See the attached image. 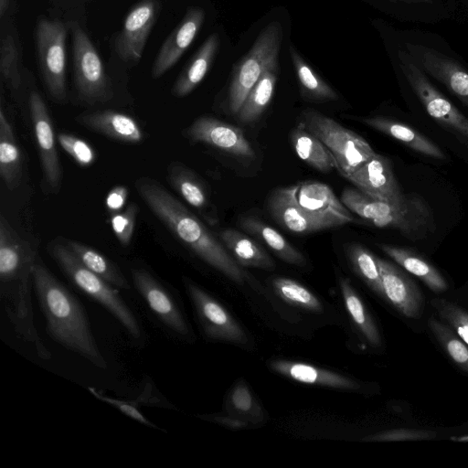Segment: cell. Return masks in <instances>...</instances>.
I'll use <instances>...</instances> for the list:
<instances>
[{
	"label": "cell",
	"instance_id": "obj_4",
	"mask_svg": "<svg viewBox=\"0 0 468 468\" xmlns=\"http://www.w3.org/2000/svg\"><path fill=\"white\" fill-rule=\"evenodd\" d=\"M268 210L284 229L306 234L354 221L350 210L325 184L304 181L276 189Z\"/></svg>",
	"mask_w": 468,
	"mask_h": 468
},
{
	"label": "cell",
	"instance_id": "obj_43",
	"mask_svg": "<svg viewBox=\"0 0 468 468\" xmlns=\"http://www.w3.org/2000/svg\"><path fill=\"white\" fill-rule=\"evenodd\" d=\"M230 403L237 412L243 415H252L257 410L251 392L242 382L237 384L231 391Z\"/></svg>",
	"mask_w": 468,
	"mask_h": 468
},
{
	"label": "cell",
	"instance_id": "obj_14",
	"mask_svg": "<svg viewBox=\"0 0 468 468\" xmlns=\"http://www.w3.org/2000/svg\"><path fill=\"white\" fill-rule=\"evenodd\" d=\"M183 280L186 293L206 336L236 344L245 343L246 335L242 327L225 307L191 280L187 278Z\"/></svg>",
	"mask_w": 468,
	"mask_h": 468
},
{
	"label": "cell",
	"instance_id": "obj_2",
	"mask_svg": "<svg viewBox=\"0 0 468 468\" xmlns=\"http://www.w3.org/2000/svg\"><path fill=\"white\" fill-rule=\"evenodd\" d=\"M33 289L48 336L93 366L106 369L107 362L97 345L83 305L39 258L33 268Z\"/></svg>",
	"mask_w": 468,
	"mask_h": 468
},
{
	"label": "cell",
	"instance_id": "obj_16",
	"mask_svg": "<svg viewBox=\"0 0 468 468\" xmlns=\"http://www.w3.org/2000/svg\"><path fill=\"white\" fill-rule=\"evenodd\" d=\"M406 51L417 65L442 83L468 108V71L454 58L420 44L406 43Z\"/></svg>",
	"mask_w": 468,
	"mask_h": 468
},
{
	"label": "cell",
	"instance_id": "obj_15",
	"mask_svg": "<svg viewBox=\"0 0 468 468\" xmlns=\"http://www.w3.org/2000/svg\"><path fill=\"white\" fill-rule=\"evenodd\" d=\"M160 8L159 0H140L130 9L114 43L122 60L136 63L142 58Z\"/></svg>",
	"mask_w": 468,
	"mask_h": 468
},
{
	"label": "cell",
	"instance_id": "obj_22",
	"mask_svg": "<svg viewBox=\"0 0 468 468\" xmlns=\"http://www.w3.org/2000/svg\"><path fill=\"white\" fill-rule=\"evenodd\" d=\"M83 127L123 144H139L144 133L131 116L113 110L83 112L75 118Z\"/></svg>",
	"mask_w": 468,
	"mask_h": 468
},
{
	"label": "cell",
	"instance_id": "obj_47",
	"mask_svg": "<svg viewBox=\"0 0 468 468\" xmlns=\"http://www.w3.org/2000/svg\"><path fill=\"white\" fill-rule=\"evenodd\" d=\"M452 440L459 441H468V436H463L460 438H452Z\"/></svg>",
	"mask_w": 468,
	"mask_h": 468
},
{
	"label": "cell",
	"instance_id": "obj_36",
	"mask_svg": "<svg viewBox=\"0 0 468 468\" xmlns=\"http://www.w3.org/2000/svg\"><path fill=\"white\" fill-rule=\"evenodd\" d=\"M290 55L304 97L315 101L338 99L337 93L314 71L292 47L290 48Z\"/></svg>",
	"mask_w": 468,
	"mask_h": 468
},
{
	"label": "cell",
	"instance_id": "obj_24",
	"mask_svg": "<svg viewBox=\"0 0 468 468\" xmlns=\"http://www.w3.org/2000/svg\"><path fill=\"white\" fill-rule=\"evenodd\" d=\"M219 46L218 34H211L197 49L186 67L176 80L171 92L176 98L190 94L208 72Z\"/></svg>",
	"mask_w": 468,
	"mask_h": 468
},
{
	"label": "cell",
	"instance_id": "obj_31",
	"mask_svg": "<svg viewBox=\"0 0 468 468\" xmlns=\"http://www.w3.org/2000/svg\"><path fill=\"white\" fill-rule=\"evenodd\" d=\"M291 144L298 156L316 170L327 173L335 162L325 145L303 124L290 133Z\"/></svg>",
	"mask_w": 468,
	"mask_h": 468
},
{
	"label": "cell",
	"instance_id": "obj_34",
	"mask_svg": "<svg viewBox=\"0 0 468 468\" xmlns=\"http://www.w3.org/2000/svg\"><path fill=\"white\" fill-rule=\"evenodd\" d=\"M277 66L269 67L247 95L237 113L241 122H254L269 105L277 81Z\"/></svg>",
	"mask_w": 468,
	"mask_h": 468
},
{
	"label": "cell",
	"instance_id": "obj_39",
	"mask_svg": "<svg viewBox=\"0 0 468 468\" xmlns=\"http://www.w3.org/2000/svg\"><path fill=\"white\" fill-rule=\"evenodd\" d=\"M427 324L452 360L468 373V346L447 324L430 316Z\"/></svg>",
	"mask_w": 468,
	"mask_h": 468
},
{
	"label": "cell",
	"instance_id": "obj_45",
	"mask_svg": "<svg viewBox=\"0 0 468 468\" xmlns=\"http://www.w3.org/2000/svg\"><path fill=\"white\" fill-rule=\"evenodd\" d=\"M128 189L125 186H115L108 193L105 205L111 214L121 211L125 206Z\"/></svg>",
	"mask_w": 468,
	"mask_h": 468
},
{
	"label": "cell",
	"instance_id": "obj_25",
	"mask_svg": "<svg viewBox=\"0 0 468 468\" xmlns=\"http://www.w3.org/2000/svg\"><path fill=\"white\" fill-rule=\"evenodd\" d=\"M362 122L371 128L401 142L418 153L436 159L445 158L444 154L436 144L405 123L385 117L366 118Z\"/></svg>",
	"mask_w": 468,
	"mask_h": 468
},
{
	"label": "cell",
	"instance_id": "obj_18",
	"mask_svg": "<svg viewBox=\"0 0 468 468\" xmlns=\"http://www.w3.org/2000/svg\"><path fill=\"white\" fill-rule=\"evenodd\" d=\"M344 177L376 199L401 203L407 197L397 183L389 159L378 154Z\"/></svg>",
	"mask_w": 468,
	"mask_h": 468
},
{
	"label": "cell",
	"instance_id": "obj_6",
	"mask_svg": "<svg viewBox=\"0 0 468 468\" xmlns=\"http://www.w3.org/2000/svg\"><path fill=\"white\" fill-rule=\"evenodd\" d=\"M49 255L83 293L105 308L133 339L143 335L142 327L133 312L115 288L87 269L69 249L65 240L55 239L48 246Z\"/></svg>",
	"mask_w": 468,
	"mask_h": 468
},
{
	"label": "cell",
	"instance_id": "obj_44",
	"mask_svg": "<svg viewBox=\"0 0 468 468\" xmlns=\"http://www.w3.org/2000/svg\"><path fill=\"white\" fill-rule=\"evenodd\" d=\"M435 437V433L429 431L399 429L387 431L369 437L370 441H414L428 440Z\"/></svg>",
	"mask_w": 468,
	"mask_h": 468
},
{
	"label": "cell",
	"instance_id": "obj_28",
	"mask_svg": "<svg viewBox=\"0 0 468 468\" xmlns=\"http://www.w3.org/2000/svg\"><path fill=\"white\" fill-rule=\"evenodd\" d=\"M88 390L96 399L116 408L125 416L151 428L160 429L141 412L140 406L172 408V405L161 396L152 382H147L140 395L134 399L112 398L93 387H88Z\"/></svg>",
	"mask_w": 468,
	"mask_h": 468
},
{
	"label": "cell",
	"instance_id": "obj_3",
	"mask_svg": "<svg viewBox=\"0 0 468 468\" xmlns=\"http://www.w3.org/2000/svg\"><path fill=\"white\" fill-rule=\"evenodd\" d=\"M135 188L149 209L186 247L231 281L245 282L246 273L223 243L162 185L152 178L140 177Z\"/></svg>",
	"mask_w": 468,
	"mask_h": 468
},
{
	"label": "cell",
	"instance_id": "obj_23",
	"mask_svg": "<svg viewBox=\"0 0 468 468\" xmlns=\"http://www.w3.org/2000/svg\"><path fill=\"white\" fill-rule=\"evenodd\" d=\"M270 367L278 374L300 383L348 390L359 388L358 383L349 378L306 363L278 359L272 360Z\"/></svg>",
	"mask_w": 468,
	"mask_h": 468
},
{
	"label": "cell",
	"instance_id": "obj_1",
	"mask_svg": "<svg viewBox=\"0 0 468 468\" xmlns=\"http://www.w3.org/2000/svg\"><path fill=\"white\" fill-rule=\"evenodd\" d=\"M37 250L23 239L8 220L0 217V300L18 336L30 344L44 360L52 355L35 324L32 288Z\"/></svg>",
	"mask_w": 468,
	"mask_h": 468
},
{
	"label": "cell",
	"instance_id": "obj_20",
	"mask_svg": "<svg viewBox=\"0 0 468 468\" xmlns=\"http://www.w3.org/2000/svg\"><path fill=\"white\" fill-rule=\"evenodd\" d=\"M384 299L402 315L418 319L423 308V296L415 282L399 267L377 258Z\"/></svg>",
	"mask_w": 468,
	"mask_h": 468
},
{
	"label": "cell",
	"instance_id": "obj_41",
	"mask_svg": "<svg viewBox=\"0 0 468 468\" xmlns=\"http://www.w3.org/2000/svg\"><path fill=\"white\" fill-rule=\"evenodd\" d=\"M139 207L133 202L124 210L111 214V226L112 231L122 246L130 244L136 223Z\"/></svg>",
	"mask_w": 468,
	"mask_h": 468
},
{
	"label": "cell",
	"instance_id": "obj_27",
	"mask_svg": "<svg viewBox=\"0 0 468 468\" xmlns=\"http://www.w3.org/2000/svg\"><path fill=\"white\" fill-rule=\"evenodd\" d=\"M220 240L239 266L272 270L275 264L270 255L252 239L233 229L219 233Z\"/></svg>",
	"mask_w": 468,
	"mask_h": 468
},
{
	"label": "cell",
	"instance_id": "obj_17",
	"mask_svg": "<svg viewBox=\"0 0 468 468\" xmlns=\"http://www.w3.org/2000/svg\"><path fill=\"white\" fill-rule=\"evenodd\" d=\"M183 134L191 142L202 143L234 155L251 158L255 154L239 128L213 117L196 119Z\"/></svg>",
	"mask_w": 468,
	"mask_h": 468
},
{
	"label": "cell",
	"instance_id": "obj_12",
	"mask_svg": "<svg viewBox=\"0 0 468 468\" xmlns=\"http://www.w3.org/2000/svg\"><path fill=\"white\" fill-rule=\"evenodd\" d=\"M133 284L154 317L171 334L181 338L190 337V328L180 303L175 294L143 268L132 270Z\"/></svg>",
	"mask_w": 468,
	"mask_h": 468
},
{
	"label": "cell",
	"instance_id": "obj_19",
	"mask_svg": "<svg viewBox=\"0 0 468 468\" xmlns=\"http://www.w3.org/2000/svg\"><path fill=\"white\" fill-rule=\"evenodd\" d=\"M205 20V11L189 7L181 22L163 42L151 69L153 79H158L172 69L191 46Z\"/></svg>",
	"mask_w": 468,
	"mask_h": 468
},
{
	"label": "cell",
	"instance_id": "obj_35",
	"mask_svg": "<svg viewBox=\"0 0 468 468\" xmlns=\"http://www.w3.org/2000/svg\"><path fill=\"white\" fill-rule=\"evenodd\" d=\"M339 285L345 307L352 321L371 346H379L381 339L378 330L350 281L340 278Z\"/></svg>",
	"mask_w": 468,
	"mask_h": 468
},
{
	"label": "cell",
	"instance_id": "obj_29",
	"mask_svg": "<svg viewBox=\"0 0 468 468\" xmlns=\"http://www.w3.org/2000/svg\"><path fill=\"white\" fill-rule=\"evenodd\" d=\"M0 176L6 187L15 189L22 177V154L4 109L0 110Z\"/></svg>",
	"mask_w": 468,
	"mask_h": 468
},
{
	"label": "cell",
	"instance_id": "obj_46",
	"mask_svg": "<svg viewBox=\"0 0 468 468\" xmlns=\"http://www.w3.org/2000/svg\"><path fill=\"white\" fill-rule=\"evenodd\" d=\"M219 422L223 423V424H228L231 427H236V428H239L241 426H244V422L239 420H229V419H219L218 420Z\"/></svg>",
	"mask_w": 468,
	"mask_h": 468
},
{
	"label": "cell",
	"instance_id": "obj_38",
	"mask_svg": "<svg viewBox=\"0 0 468 468\" xmlns=\"http://www.w3.org/2000/svg\"><path fill=\"white\" fill-rule=\"evenodd\" d=\"M276 294L287 303L309 312L320 313V300L306 287L290 278L277 277L271 282Z\"/></svg>",
	"mask_w": 468,
	"mask_h": 468
},
{
	"label": "cell",
	"instance_id": "obj_40",
	"mask_svg": "<svg viewBox=\"0 0 468 468\" xmlns=\"http://www.w3.org/2000/svg\"><path fill=\"white\" fill-rule=\"evenodd\" d=\"M431 304L445 324L468 346V312L455 303L435 298Z\"/></svg>",
	"mask_w": 468,
	"mask_h": 468
},
{
	"label": "cell",
	"instance_id": "obj_32",
	"mask_svg": "<svg viewBox=\"0 0 468 468\" xmlns=\"http://www.w3.org/2000/svg\"><path fill=\"white\" fill-rule=\"evenodd\" d=\"M240 227L265 243L282 261L303 266L306 262L304 256L294 248L276 229L254 218H244Z\"/></svg>",
	"mask_w": 468,
	"mask_h": 468
},
{
	"label": "cell",
	"instance_id": "obj_11",
	"mask_svg": "<svg viewBox=\"0 0 468 468\" xmlns=\"http://www.w3.org/2000/svg\"><path fill=\"white\" fill-rule=\"evenodd\" d=\"M398 58L405 79L428 114L468 142V119L431 83L407 51L399 50Z\"/></svg>",
	"mask_w": 468,
	"mask_h": 468
},
{
	"label": "cell",
	"instance_id": "obj_26",
	"mask_svg": "<svg viewBox=\"0 0 468 468\" xmlns=\"http://www.w3.org/2000/svg\"><path fill=\"white\" fill-rule=\"evenodd\" d=\"M378 247L403 269L418 277L435 293L448 290V283L440 271L415 251L388 244H379Z\"/></svg>",
	"mask_w": 468,
	"mask_h": 468
},
{
	"label": "cell",
	"instance_id": "obj_13",
	"mask_svg": "<svg viewBox=\"0 0 468 468\" xmlns=\"http://www.w3.org/2000/svg\"><path fill=\"white\" fill-rule=\"evenodd\" d=\"M29 111L41 164L43 186L45 191L57 194L62 181L61 165L52 121L43 98L37 90L29 95Z\"/></svg>",
	"mask_w": 468,
	"mask_h": 468
},
{
	"label": "cell",
	"instance_id": "obj_7",
	"mask_svg": "<svg viewBox=\"0 0 468 468\" xmlns=\"http://www.w3.org/2000/svg\"><path fill=\"white\" fill-rule=\"evenodd\" d=\"M303 124L333 155L335 167L344 176L371 159L375 151L359 134L314 110L302 113Z\"/></svg>",
	"mask_w": 468,
	"mask_h": 468
},
{
	"label": "cell",
	"instance_id": "obj_30",
	"mask_svg": "<svg viewBox=\"0 0 468 468\" xmlns=\"http://www.w3.org/2000/svg\"><path fill=\"white\" fill-rule=\"evenodd\" d=\"M76 258L90 271L117 289L129 290L131 284L120 268L98 250L71 239H64Z\"/></svg>",
	"mask_w": 468,
	"mask_h": 468
},
{
	"label": "cell",
	"instance_id": "obj_5",
	"mask_svg": "<svg viewBox=\"0 0 468 468\" xmlns=\"http://www.w3.org/2000/svg\"><path fill=\"white\" fill-rule=\"evenodd\" d=\"M342 203L360 218L379 228H392L410 239H418L431 230L433 218L426 202L417 196L401 203L373 198L360 190L346 188Z\"/></svg>",
	"mask_w": 468,
	"mask_h": 468
},
{
	"label": "cell",
	"instance_id": "obj_33",
	"mask_svg": "<svg viewBox=\"0 0 468 468\" xmlns=\"http://www.w3.org/2000/svg\"><path fill=\"white\" fill-rule=\"evenodd\" d=\"M0 72L2 80L14 92L22 87L21 46L15 28L6 24L0 38Z\"/></svg>",
	"mask_w": 468,
	"mask_h": 468
},
{
	"label": "cell",
	"instance_id": "obj_10",
	"mask_svg": "<svg viewBox=\"0 0 468 468\" xmlns=\"http://www.w3.org/2000/svg\"><path fill=\"white\" fill-rule=\"evenodd\" d=\"M68 28L54 19H41L36 27L38 63L47 90L56 102L67 97L66 38Z\"/></svg>",
	"mask_w": 468,
	"mask_h": 468
},
{
	"label": "cell",
	"instance_id": "obj_8",
	"mask_svg": "<svg viewBox=\"0 0 468 468\" xmlns=\"http://www.w3.org/2000/svg\"><path fill=\"white\" fill-rule=\"evenodd\" d=\"M282 41L280 23L268 24L259 34L247 55L239 62L233 71L229 90V110L237 114L247 95L263 72L278 64Z\"/></svg>",
	"mask_w": 468,
	"mask_h": 468
},
{
	"label": "cell",
	"instance_id": "obj_42",
	"mask_svg": "<svg viewBox=\"0 0 468 468\" xmlns=\"http://www.w3.org/2000/svg\"><path fill=\"white\" fill-rule=\"evenodd\" d=\"M58 141L61 148L80 166H90L96 159L93 148L84 140L66 133H60Z\"/></svg>",
	"mask_w": 468,
	"mask_h": 468
},
{
	"label": "cell",
	"instance_id": "obj_21",
	"mask_svg": "<svg viewBox=\"0 0 468 468\" xmlns=\"http://www.w3.org/2000/svg\"><path fill=\"white\" fill-rule=\"evenodd\" d=\"M166 178L170 186L210 225L218 222V213L207 187L197 174L179 162L167 165Z\"/></svg>",
	"mask_w": 468,
	"mask_h": 468
},
{
	"label": "cell",
	"instance_id": "obj_37",
	"mask_svg": "<svg viewBox=\"0 0 468 468\" xmlns=\"http://www.w3.org/2000/svg\"><path fill=\"white\" fill-rule=\"evenodd\" d=\"M346 254L354 271L378 295L384 298V291L377 257L360 244H349Z\"/></svg>",
	"mask_w": 468,
	"mask_h": 468
},
{
	"label": "cell",
	"instance_id": "obj_9",
	"mask_svg": "<svg viewBox=\"0 0 468 468\" xmlns=\"http://www.w3.org/2000/svg\"><path fill=\"white\" fill-rule=\"evenodd\" d=\"M74 83L80 100L95 105L112 100L113 90L101 58L82 27L74 23L70 27Z\"/></svg>",
	"mask_w": 468,
	"mask_h": 468
}]
</instances>
